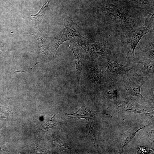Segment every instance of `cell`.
Here are the masks:
<instances>
[{"instance_id":"5bb4252c","label":"cell","mask_w":154,"mask_h":154,"mask_svg":"<svg viewBox=\"0 0 154 154\" xmlns=\"http://www.w3.org/2000/svg\"><path fill=\"white\" fill-rule=\"evenodd\" d=\"M119 90L116 87H114L108 90L106 93V96L111 100H116L119 97Z\"/></svg>"},{"instance_id":"8fae6325","label":"cell","mask_w":154,"mask_h":154,"mask_svg":"<svg viewBox=\"0 0 154 154\" xmlns=\"http://www.w3.org/2000/svg\"><path fill=\"white\" fill-rule=\"evenodd\" d=\"M13 33L18 34H27L32 35L37 38L38 43V47L40 51L46 57L48 53V49L50 42L48 38L46 37L42 32L41 31L36 34L31 33H18L11 32Z\"/></svg>"},{"instance_id":"4fadbf2b","label":"cell","mask_w":154,"mask_h":154,"mask_svg":"<svg viewBox=\"0 0 154 154\" xmlns=\"http://www.w3.org/2000/svg\"><path fill=\"white\" fill-rule=\"evenodd\" d=\"M145 18V25L150 32H154V13H151L146 9H141Z\"/></svg>"},{"instance_id":"7c38bea8","label":"cell","mask_w":154,"mask_h":154,"mask_svg":"<svg viewBox=\"0 0 154 154\" xmlns=\"http://www.w3.org/2000/svg\"><path fill=\"white\" fill-rule=\"evenodd\" d=\"M50 0H47L42 6L39 11L36 14L32 15L28 13V18L31 19L36 27L38 28L40 25L46 14Z\"/></svg>"},{"instance_id":"e0dca14e","label":"cell","mask_w":154,"mask_h":154,"mask_svg":"<svg viewBox=\"0 0 154 154\" xmlns=\"http://www.w3.org/2000/svg\"><path fill=\"white\" fill-rule=\"evenodd\" d=\"M4 48V44L0 41V56L3 51Z\"/></svg>"},{"instance_id":"2e32d148","label":"cell","mask_w":154,"mask_h":154,"mask_svg":"<svg viewBox=\"0 0 154 154\" xmlns=\"http://www.w3.org/2000/svg\"><path fill=\"white\" fill-rule=\"evenodd\" d=\"M133 1H136L138 2H141L143 4H152L153 5V0H131Z\"/></svg>"},{"instance_id":"5b68a950","label":"cell","mask_w":154,"mask_h":154,"mask_svg":"<svg viewBox=\"0 0 154 154\" xmlns=\"http://www.w3.org/2000/svg\"><path fill=\"white\" fill-rule=\"evenodd\" d=\"M118 107L123 111H130L135 113L144 114L148 116L154 117L153 108L140 105L126 96L123 103Z\"/></svg>"},{"instance_id":"ba28073f","label":"cell","mask_w":154,"mask_h":154,"mask_svg":"<svg viewBox=\"0 0 154 154\" xmlns=\"http://www.w3.org/2000/svg\"><path fill=\"white\" fill-rule=\"evenodd\" d=\"M87 70L88 76L95 88L103 87L101 81L102 72L100 68L97 65L92 63L88 65Z\"/></svg>"},{"instance_id":"3957f363","label":"cell","mask_w":154,"mask_h":154,"mask_svg":"<svg viewBox=\"0 0 154 154\" xmlns=\"http://www.w3.org/2000/svg\"><path fill=\"white\" fill-rule=\"evenodd\" d=\"M121 28L127 40L126 58L128 60H132L134 58L135 50L140 40L143 35L150 32L144 25L134 28L126 27Z\"/></svg>"},{"instance_id":"52a82bcc","label":"cell","mask_w":154,"mask_h":154,"mask_svg":"<svg viewBox=\"0 0 154 154\" xmlns=\"http://www.w3.org/2000/svg\"><path fill=\"white\" fill-rule=\"evenodd\" d=\"M149 125L148 123H143L140 125L130 128L122 134L119 139V148L118 153H122L124 148L131 141L139 131Z\"/></svg>"},{"instance_id":"30bf717a","label":"cell","mask_w":154,"mask_h":154,"mask_svg":"<svg viewBox=\"0 0 154 154\" xmlns=\"http://www.w3.org/2000/svg\"><path fill=\"white\" fill-rule=\"evenodd\" d=\"M106 66L107 72L113 74H127V72L131 70H138L135 66H129L120 64L115 61H110L108 62Z\"/></svg>"},{"instance_id":"277c9868","label":"cell","mask_w":154,"mask_h":154,"mask_svg":"<svg viewBox=\"0 0 154 154\" xmlns=\"http://www.w3.org/2000/svg\"><path fill=\"white\" fill-rule=\"evenodd\" d=\"M76 42L86 53L91 56H98L111 53L110 46L105 38L102 42H98L82 37H79Z\"/></svg>"},{"instance_id":"9a60e30c","label":"cell","mask_w":154,"mask_h":154,"mask_svg":"<svg viewBox=\"0 0 154 154\" xmlns=\"http://www.w3.org/2000/svg\"><path fill=\"white\" fill-rule=\"evenodd\" d=\"M143 65L147 71L152 74H154V61L139 60L138 62Z\"/></svg>"},{"instance_id":"ac0fdd59","label":"cell","mask_w":154,"mask_h":154,"mask_svg":"<svg viewBox=\"0 0 154 154\" xmlns=\"http://www.w3.org/2000/svg\"><path fill=\"white\" fill-rule=\"evenodd\" d=\"M39 62H37L35 64V65L32 68H29V69H27V70H25V71H16V70H13L15 72H25V71H27L28 70H29L31 69H33L37 64Z\"/></svg>"},{"instance_id":"7a4b0ae2","label":"cell","mask_w":154,"mask_h":154,"mask_svg":"<svg viewBox=\"0 0 154 154\" xmlns=\"http://www.w3.org/2000/svg\"><path fill=\"white\" fill-rule=\"evenodd\" d=\"M104 17L109 23L120 27L129 26L134 22L133 19L127 13L117 6L108 4L102 5Z\"/></svg>"},{"instance_id":"8992f818","label":"cell","mask_w":154,"mask_h":154,"mask_svg":"<svg viewBox=\"0 0 154 154\" xmlns=\"http://www.w3.org/2000/svg\"><path fill=\"white\" fill-rule=\"evenodd\" d=\"M132 77L126 83L124 93L126 96L130 95L142 99L141 88L143 84L147 83L136 72Z\"/></svg>"},{"instance_id":"6da1fadb","label":"cell","mask_w":154,"mask_h":154,"mask_svg":"<svg viewBox=\"0 0 154 154\" xmlns=\"http://www.w3.org/2000/svg\"><path fill=\"white\" fill-rule=\"evenodd\" d=\"M63 18L64 22L63 28L52 42L51 53L52 58L59 46L64 42L70 40L75 36L83 37L79 27L70 16L65 15Z\"/></svg>"},{"instance_id":"9c48e42d","label":"cell","mask_w":154,"mask_h":154,"mask_svg":"<svg viewBox=\"0 0 154 154\" xmlns=\"http://www.w3.org/2000/svg\"><path fill=\"white\" fill-rule=\"evenodd\" d=\"M68 47L72 50L74 54L76 65V76L79 83L83 66V59L81 52L77 44L74 42L70 41Z\"/></svg>"}]
</instances>
